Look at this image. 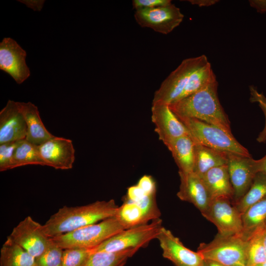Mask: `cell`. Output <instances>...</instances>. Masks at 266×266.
I'll return each mask as SVG.
<instances>
[{
  "mask_svg": "<svg viewBox=\"0 0 266 266\" xmlns=\"http://www.w3.org/2000/svg\"><path fill=\"white\" fill-rule=\"evenodd\" d=\"M178 118L188 129L196 143L220 151L252 157L248 150L238 142L232 133L198 119Z\"/></svg>",
  "mask_w": 266,
  "mask_h": 266,
  "instance_id": "4",
  "label": "cell"
},
{
  "mask_svg": "<svg viewBox=\"0 0 266 266\" xmlns=\"http://www.w3.org/2000/svg\"><path fill=\"white\" fill-rule=\"evenodd\" d=\"M115 217L125 229L146 224L151 220L146 211L137 202L124 200L119 206Z\"/></svg>",
  "mask_w": 266,
  "mask_h": 266,
  "instance_id": "24",
  "label": "cell"
},
{
  "mask_svg": "<svg viewBox=\"0 0 266 266\" xmlns=\"http://www.w3.org/2000/svg\"></svg>",
  "mask_w": 266,
  "mask_h": 266,
  "instance_id": "43",
  "label": "cell"
},
{
  "mask_svg": "<svg viewBox=\"0 0 266 266\" xmlns=\"http://www.w3.org/2000/svg\"><path fill=\"white\" fill-rule=\"evenodd\" d=\"M7 237L35 259L42 255L51 242L42 225L30 216L19 222Z\"/></svg>",
  "mask_w": 266,
  "mask_h": 266,
  "instance_id": "9",
  "label": "cell"
},
{
  "mask_svg": "<svg viewBox=\"0 0 266 266\" xmlns=\"http://www.w3.org/2000/svg\"><path fill=\"white\" fill-rule=\"evenodd\" d=\"M228 162V153L196 143L193 172L200 177L213 168L227 165Z\"/></svg>",
  "mask_w": 266,
  "mask_h": 266,
  "instance_id": "21",
  "label": "cell"
},
{
  "mask_svg": "<svg viewBox=\"0 0 266 266\" xmlns=\"http://www.w3.org/2000/svg\"><path fill=\"white\" fill-rule=\"evenodd\" d=\"M138 249H129L118 252H92L83 266H124Z\"/></svg>",
  "mask_w": 266,
  "mask_h": 266,
  "instance_id": "26",
  "label": "cell"
},
{
  "mask_svg": "<svg viewBox=\"0 0 266 266\" xmlns=\"http://www.w3.org/2000/svg\"><path fill=\"white\" fill-rule=\"evenodd\" d=\"M228 167L234 195L233 203L238 201L251 187L258 172L257 160L228 153Z\"/></svg>",
  "mask_w": 266,
  "mask_h": 266,
  "instance_id": "11",
  "label": "cell"
},
{
  "mask_svg": "<svg viewBox=\"0 0 266 266\" xmlns=\"http://www.w3.org/2000/svg\"><path fill=\"white\" fill-rule=\"evenodd\" d=\"M217 88L215 79L169 107L178 118L198 119L232 133L228 116L218 98Z\"/></svg>",
  "mask_w": 266,
  "mask_h": 266,
  "instance_id": "3",
  "label": "cell"
},
{
  "mask_svg": "<svg viewBox=\"0 0 266 266\" xmlns=\"http://www.w3.org/2000/svg\"><path fill=\"white\" fill-rule=\"evenodd\" d=\"M146 196L144 191L137 185H135L128 188L124 200L138 202Z\"/></svg>",
  "mask_w": 266,
  "mask_h": 266,
  "instance_id": "35",
  "label": "cell"
},
{
  "mask_svg": "<svg viewBox=\"0 0 266 266\" xmlns=\"http://www.w3.org/2000/svg\"><path fill=\"white\" fill-rule=\"evenodd\" d=\"M157 239L163 256L175 266H203V259L200 255L185 247L170 231L163 227Z\"/></svg>",
  "mask_w": 266,
  "mask_h": 266,
  "instance_id": "14",
  "label": "cell"
},
{
  "mask_svg": "<svg viewBox=\"0 0 266 266\" xmlns=\"http://www.w3.org/2000/svg\"><path fill=\"white\" fill-rule=\"evenodd\" d=\"M163 227L158 218L146 224L125 229L92 249V252H118L129 249H139L157 238Z\"/></svg>",
  "mask_w": 266,
  "mask_h": 266,
  "instance_id": "7",
  "label": "cell"
},
{
  "mask_svg": "<svg viewBox=\"0 0 266 266\" xmlns=\"http://www.w3.org/2000/svg\"><path fill=\"white\" fill-rule=\"evenodd\" d=\"M165 145L171 152L179 171H193L196 142L190 134L173 139Z\"/></svg>",
  "mask_w": 266,
  "mask_h": 266,
  "instance_id": "18",
  "label": "cell"
},
{
  "mask_svg": "<svg viewBox=\"0 0 266 266\" xmlns=\"http://www.w3.org/2000/svg\"><path fill=\"white\" fill-rule=\"evenodd\" d=\"M201 214L215 225L218 233L224 235L242 234V215L230 199L219 197L212 199L206 210Z\"/></svg>",
  "mask_w": 266,
  "mask_h": 266,
  "instance_id": "8",
  "label": "cell"
},
{
  "mask_svg": "<svg viewBox=\"0 0 266 266\" xmlns=\"http://www.w3.org/2000/svg\"><path fill=\"white\" fill-rule=\"evenodd\" d=\"M137 185L147 196L156 194V183L151 176L146 175L143 176L140 178Z\"/></svg>",
  "mask_w": 266,
  "mask_h": 266,
  "instance_id": "34",
  "label": "cell"
},
{
  "mask_svg": "<svg viewBox=\"0 0 266 266\" xmlns=\"http://www.w3.org/2000/svg\"><path fill=\"white\" fill-rule=\"evenodd\" d=\"M118 207L113 199L82 206H64L50 216L42 225L43 230L50 238L58 236L114 217Z\"/></svg>",
  "mask_w": 266,
  "mask_h": 266,
  "instance_id": "2",
  "label": "cell"
},
{
  "mask_svg": "<svg viewBox=\"0 0 266 266\" xmlns=\"http://www.w3.org/2000/svg\"><path fill=\"white\" fill-rule=\"evenodd\" d=\"M255 266H266V261Z\"/></svg>",
  "mask_w": 266,
  "mask_h": 266,
  "instance_id": "42",
  "label": "cell"
},
{
  "mask_svg": "<svg viewBox=\"0 0 266 266\" xmlns=\"http://www.w3.org/2000/svg\"><path fill=\"white\" fill-rule=\"evenodd\" d=\"M92 253L90 249H66L63 251L62 266H83Z\"/></svg>",
  "mask_w": 266,
  "mask_h": 266,
  "instance_id": "30",
  "label": "cell"
},
{
  "mask_svg": "<svg viewBox=\"0 0 266 266\" xmlns=\"http://www.w3.org/2000/svg\"><path fill=\"white\" fill-rule=\"evenodd\" d=\"M249 3L258 13H266V0H249Z\"/></svg>",
  "mask_w": 266,
  "mask_h": 266,
  "instance_id": "36",
  "label": "cell"
},
{
  "mask_svg": "<svg viewBox=\"0 0 266 266\" xmlns=\"http://www.w3.org/2000/svg\"><path fill=\"white\" fill-rule=\"evenodd\" d=\"M45 166L55 169H69L75 160V150L70 139L54 136L37 146Z\"/></svg>",
  "mask_w": 266,
  "mask_h": 266,
  "instance_id": "15",
  "label": "cell"
},
{
  "mask_svg": "<svg viewBox=\"0 0 266 266\" xmlns=\"http://www.w3.org/2000/svg\"><path fill=\"white\" fill-rule=\"evenodd\" d=\"M258 172H262L266 174V155L260 160H257Z\"/></svg>",
  "mask_w": 266,
  "mask_h": 266,
  "instance_id": "39",
  "label": "cell"
},
{
  "mask_svg": "<svg viewBox=\"0 0 266 266\" xmlns=\"http://www.w3.org/2000/svg\"><path fill=\"white\" fill-rule=\"evenodd\" d=\"M203 266H228L219 262L210 260L203 259Z\"/></svg>",
  "mask_w": 266,
  "mask_h": 266,
  "instance_id": "40",
  "label": "cell"
},
{
  "mask_svg": "<svg viewBox=\"0 0 266 266\" xmlns=\"http://www.w3.org/2000/svg\"><path fill=\"white\" fill-rule=\"evenodd\" d=\"M262 239L266 254V226L264 227L262 229Z\"/></svg>",
  "mask_w": 266,
  "mask_h": 266,
  "instance_id": "41",
  "label": "cell"
},
{
  "mask_svg": "<svg viewBox=\"0 0 266 266\" xmlns=\"http://www.w3.org/2000/svg\"><path fill=\"white\" fill-rule=\"evenodd\" d=\"M263 228L256 231L248 239L246 266H255L266 261L262 239Z\"/></svg>",
  "mask_w": 266,
  "mask_h": 266,
  "instance_id": "28",
  "label": "cell"
},
{
  "mask_svg": "<svg viewBox=\"0 0 266 266\" xmlns=\"http://www.w3.org/2000/svg\"><path fill=\"white\" fill-rule=\"evenodd\" d=\"M124 230L123 226L114 216L51 238L63 249H92Z\"/></svg>",
  "mask_w": 266,
  "mask_h": 266,
  "instance_id": "5",
  "label": "cell"
},
{
  "mask_svg": "<svg viewBox=\"0 0 266 266\" xmlns=\"http://www.w3.org/2000/svg\"><path fill=\"white\" fill-rule=\"evenodd\" d=\"M250 100L251 102H257L262 110L265 116V125L263 130L259 133L257 141L260 143L266 141V97L263 93L259 92L254 86H249Z\"/></svg>",
  "mask_w": 266,
  "mask_h": 266,
  "instance_id": "32",
  "label": "cell"
},
{
  "mask_svg": "<svg viewBox=\"0 0 266 266\" xmlns=\"http://www.w3.org/2000/svg\"><path fill=\"white\" fill-rule=\"evenodd\" d=\"M242 236L248 239L266 226V198L254 204L242 214Z\"/></svg>",
  "mask_w": 266,
  "mask_h": 266,
  "instance_id": "23",
  "label": "cell"
},
{
  "mask_svg": "<svg viewBox=\"0 0 266 266\" xmlns=\"http://www.w3.org/2000/svg\"><path fill=\"white\" fill-rule=\"evenodd\" d=\"M151 112L155 132L165 145L173 139L190 134L169 105L161 102L152 103Z\"/></svg>",
  "mask_w": 266,
  "mask_h": 266,
  "instance_id": "13",
  "label": "cell"
},
{
  "mask_svg": "<svg viewBox=\"0 0 266 266\" xmlns=\"http://www.w3.org/2000/svg\"><path fill=\"white\" fill-rule=\"evenodd\" d=\"M27 133L20 102L9 100L0 112V144L26 139Z\"/></svg>",
  "mask_w": 266,
  "mask_h": 266,
  "instance_id": "16",
  "label": "cell"
},
{
  "mask_svg": "<svg viewBox=\"0 0 266 266\" xmlns=\"http://www.w3.org/2000/svg\"><path fill=\"white\" fill-rule=\"evenodd\" d=\"M29 165L45 166L39 153L37 145L26 139L18 140L14 154L12 168Z\"/></svg>",
  "mask_w": 266,
  "mask_h": 266,
  "instance_id": "27",
  "label": "cell"
},
{
  "mask_svg": "<svg viewBox=\"0 0 266 266\" xmlns=\"http://www.w3.org/2000/svg\"><path fill=\"white\" fill-rule=\"evenodd\" d=\"M201 177L212 199L225 197L230 199L233 201L234 192L227 165L213 168Z\"/></svg>",
  "mask_w": 266,
  "mask_h": 266,
  "instance_id": "20",
  "label": "cell"
},
{
  "mask_svg": "<svg viewBox=\"0 0 266 266\" xmlns=\"http://www.w3.org/2000/svg\"><path fill=\"white\" fill-rule=\"evenodd\" d=\"M18 141L0 144V171L12 169L15 150Z\"/></svg>",
  "mask_w": 266,
  "mask_h": 266,
  "instance_id": "31",
  "label": "cell"
},
{
  "mask_svg": "<svg viewBox=\"0 0 266 266\" xmlns=\"http://www.w3.org/2000/svg\"><path fill=\"white\" fill-rule=\"evenodd\" d=\"M26 56V51L13 39L5 37L0 43V69L9 74L18 84L31 74Z\"/></svg>",
  "mask_w": 266,
  "mask_h": 266,
  "instance_id": "12",
  "label": "cell"
},
{
  "mask_svg": "<svg viewBox=\"0 0 266 266\" xmlns=\"http://www.w3.org/2000/svg\"><path fill=\"white\" fill-rule=\"evenodd\" d=\"M216 79L205 55L187 58L172 71L155 92L152 103H174Z\"/></svg>",
  "mask_w": 266,
  "mask_h": 266,
  "instance_id": "1",
  "label": "cell"
},
{
  "mask_svg": "<svg viewBox=\"0 0 266 266\" xmlns=\"http://www.w3.org/2000/svg\"><path fill=\"white\" fill-rule=\"evenodd\" d=\"M25 3L28 7L33 8L34 10H40L43 6L44 0H26Z\"/></svg>",
  "mask_w": 266,
  "mask_h": 266,
  "instance_id": "38",
  "label": "cell"
},
{
  "mask_svg": "<svg viewBox=\"0 0 266 266\" xmlns=\"http://www.w3.org/2000/svg\"><path fill=\"white\" fill-rule=\"evenodd\" d=\"M170 0H133V6L135 10L157 7L171 3Z\"/></svg>",
  "mask_w": 266,
  "mask_h": 266,
  "instance_id": "33",
  "label": "cell"
},
{
  "mask_svg": "<svg viewBox=\"0 0 266 266\" xmlns=\"http://www.w3.org/2000/svg\"><path fill=\"white\" fill-rule=\"evenodd\" d=\"M187 1L192 4L197 5L199 7L210 6L219 1L218 0H188Z\"/></svg>",
  "mask_w": 266,
  "mask_h": 266,
  "instance_id": "37",
  "label": "cell"
},
{
  "mask_svg": "<svg viewBox=\"0 0 266 266\" xmlns=\"http://www.w3.org/2000/svg\"><path fill=\"white\" fill-rule=\"evenodd\" d=\"M248 240L241 234L224 235L218 233L208 243H200L197 252L205 260L228 266H246Z\"/></svg>",
  "mask_w": 266,
  "mask_h": 266,
  "instance_id": "6",
  "label": "cell"
},
{
  "mask_svg": "<svg viewBox=\"0 0 266 266\" xmlns=\"http://www.w3.org/2000/svg\"><path fill=\"white\" fill-rule=\"evenodd\" d=\"M178 173L180 184L177 196L180 200L194 204L202 213L212 199L203 179L193 171H179Z\"/></svg>",
  "mask_w": 266,
  "mask_h": 266,
  "instance_id": "17",
  "label": "cell"
},
{
  "mask_svg": "<svg viewBox=\"0 0 266 266\" xmlns=\"http://www.w3.org/2000/svg\"><path fill=\"white\" fill-rule=\"evenodd\" d=\"M134 16L141 27L149 28L165 34L171 32L181 23L184 18L180 9L172 3L135 10Z\"/></svg>",
  "mask_w": 266,
  "mask_h": 266,
  "instance_id": "10",
  "label": "cell"
},
{
  "mask_svg": "<svg viewBox=\"0 0 266 266\" xmlns=\"http://www.w3.org/2000/svg\"><path fill=\"white\" fill-rule=\"evenodd\" d=\"M63 251L51 239L46 250L35 259L37 266H62Z\"/></svg>",
  "mask_w": 266,
  "mask_h": 266,
  "instance_id": "29",
  "label": "cell"
},
{
  "mask_svg": "<svg viewBox=\"0 0 266 266\" xmlns=\"http://www.w3.org/2000/svg\"><path fill=\"white\" fill-rule=\"evenodd\" d=\"M20 106L27 126V140L38 146L54 136L45 127L36 106L31 102H20Z\"/></svg>",
  "mask_w": 266,
  "mask_h": 266,
  "instance_id": "19",
  "label": "cell"
},
{
  "mask_svg": "<svg viewBox=\"0 0 266 266\" xmlns=\"http://www.w3.org/2000/svg\"><path fill=\"white\" fill-rule=\"evenodd\" d=\"M0 266L37 265L34 257L7 237L0 249Z\"/></svg>",
  "mask_w": 266,
  "mask_h": 266,
  "instance_id": "22",
  "label": "cell"
},
{
  "mask_svg": "<svg viewBox=\"0 0 266 266\" xmlns=\"http://www.w3.org/2000/svg\"><path fill=\"white\" fill-rule=\"evenodd\" d=\"M266 198V174L258 172L247 193L233 204L242 215L249 207Z\"/></svg>",
  "mask_w": 266,
  "mask_h": 266,
  "instance_id": "25",
  "label": "cell"
}]
</instances>
